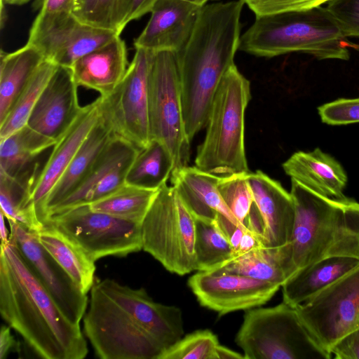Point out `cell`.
I'll return each instance as SVG.
<instances>
[{
	"label": "cell",
	"instance_id": "6da1fadb",
	"mask_svg": "<svg viewBox=\"0 0 359 359\" xmlns=\"http://www.w3.org/2000/svg\"><path fill=\"white\" fill-rule=\"evenodd\" d=\"M83 331L102 359H159L184 335L181 309L156 302L144 288L95 279Z\"/></svg>",
	"mask_w": 359,
	"mask_h": 359
},
{
	"label": "cell",
	"instance_id": "7a4b0ae2",
	"mask_svg": "<svg viewBox=\"0 0 359 359\" xmlns=\"http://www.w3.org/2000/svg\"><path fill=\"white\" fill-rule=\"evenodd\" d=\"M0 313L42 358L83 359L88 353L80 324L65 315L10 239L1 244Z\"/></svg>",
	"mask_w": 359,
	"mask_h": 359
},
{
	"label": "cell",
	"instance_id": "3957f363",
	"mask_svg": "<svg viewBox=\"0 0 359 359\" xmlns=\"http://www.w3.org/2000/svg\"><path fill=\"white\" fill-rule=\"evenodd\" d=\"M243 0L205 4L176 53L183 115L190 141L206 126L212 101L239 48Z\"/></svg>",
	"mask_w": 359,
	"mask_h": 359
},
{
	"label": "cell",
	"instance_id": "277c9868",
	"mask_svg": "<svg viewBox=\"0 0 359 359\" xmlns=\"http://www.w3.org/2000/svg\"><path fill=\"white\" fill-rule=\"evenodd\" d=\"M291 182L295 217L289 244L296 271L330 257L359 259V203L329 198Z\"/></svg>",
	"mask_w": 359,
	"mask_h": 359
},
{
	"label": "cell",
	"instance_id": "5b68a950",
	"mask_svg": "<svg viewBox=\"0 0 359 359\" xmlns=\"http://www.w3.org/2000/svg\"><path fill=\"white\" fill-rule=\"evenodd\" d=\"M358 45L347 39L326 7L255 16L238 50L264 57L293 52L319 60H348Z\"/></svg>",
	"mask_w": 359,
	"mask_h": 359
},
{
	"label": "cell",
	"instance_id": "8992f818",
	"mask_svg": "<svg viewBox=\"0 0 359 359\" xmlns=\"http://www.w3.org/2000/svg\"><path fill=\"white\" fill-rule=\"evenodd\" d=\"M250 97V81L233 65L212 101L205 139L195 159L196 167L219 176L250 172L245 149V113Z\"/></svg>",
	"mask_w": 359,
	"mask_h": 359
},
{
	"label": "cell",
	"instance_id": "52a82bcc",
	"mask_svg": "<svg viewBox=\"0 0 359 359\" xmlns=\"http://www.w3.org/2000/svg\"><path fill=\"white\" fill-rule=\"evenodd\" d=\"M245 359H330L300 320L296 308L283 302L245 313L236 336Z\"/></svg>",
	"mask_w": 359,
	"mask_h": 359
},
{
	"label": "cell",
	"instance_id": "ba28073f",
	"mask_svg": "<svg viewBox=\"0 0 359 359\" xmlns=\"http://www.w3.org/2000/svg\"><path fill=\"white\" fill-rule=\"evenodd\" d=\"M195 237V217L174 187L163 185L142 222V250L184 276L197 270Z\"/></svg>",
	"mask_w": 359,
	"mask_h": 359
},
{
	"label": "cell",
	"instance_id": "9c48e42d",
	"mask_svg": "<svg viewBox=\"0 0 359 359\" xmlns=\"http://www.w3.org/2000/svg\"><path fill=\"white\" fill-rule=\"evenodd\" d=\"M148 105L151 140L168 149L173 170L187 166L191 141L185 128L175 52L154 53L148 80Z\"/></svg>",
	"mask_w": 359,
	"mask_h": 359
},
{
	"label": "cell",
	"instance_id": "30bf717a",
	"mask_svg": "<svg viewBox=\"0 0 359 359\" xmlns=\"http://www.w3.org/2000/svg\"><path fill=\"white\" fill-rule=\"evenodd\" d=\"M77 243L94 261L142 250V223L93 211L89 204L50 216L44 222Z\"/></svg>",
	"mask_w": 359,
	"mask_h": 359
},
{
	"label": "cell",
	"instance_id": "8fae6325",
	"mask_svg": "<svg viewBox=\"0 0 359 359\" xmlns=\"http://www.w3.org/2000/svg\"><path fill=\"white\" fill-rule=\"evenodd\" d=\"M154 53L136 48L121 81L110 94L98 97L100 116L113 134L140 150L151 141L148 80Z\"/></svg>",
	"mask_w": 359,
	"mask_h": 359
},
{
	"label": "cell",
	"instance_id": "7c38bea8",
	"mask_svg": "<svg viewBox=\"0 0 359 359\" xmlns=\"http://www.w3.org/2000/svg\"><path fill=\"white\" fill-rule=\"evenodd\" d=\"M295 308L315 341L331 355L339 340L359 327V266Z\"/></svg>",
	"mask_w": 359,
	"mask_h": 359
},
{
	"label": "cell",
	"instance_id": "4fadbf2b",
	"mask_svg": "<svg viewBox=\"0 0 359 359\" xmlns=\"http://www.w3.org/2000/svg\"><path fill=\"white\" fill-rule=\"evenodd\" d=\"M116 32L85 23L72 13L39 12L29 29L28 43L57 66L70 68L80 57L105 44Z\"/></svg>",
	"mask_w": 359,
	"mask_h": 359
},
{
	"label": "cell",
	"instance_id": "5bb4252c",
	"mask_svg": "<svg viewBox=\"0 0 359 359\" xmlns=\"http://www.w3.org/2000/svg\"><path fill=\"white\" fill-rule=\"evenodd\" d=\"M9 239L14 243L34 274L51 294L65 315L80 324L86 311L88 298L71 276L39 242L36 231L7 219Z\"/></svg>",
	"mask_w": 359,
	"mask_h": 359
},
{
	"label": "cell",
	"instance_id": "9a60e30c",
	"mask_svg": "<svg viewBox=\"0 0 359 359\" xmlns=\"http://www.w3.org/2000/svg\"><path fill=\"white\" fill-rule=\"evenodd\" d=\"M188 285L202 306L219 316L260 306L281 287L217 269L198 271L189 278Z\"/></svg>",
	"mask_w": 359,
	"mask_h": 359
},
{
	"label": "cell",
	"instance_id": "2e32d148",
	"mask_svg": "<svg viewBox=\"0 0 359 359\" xmlns=\"http://www.w3.org/2000/svg\"><path fill=\"white\" fill-rule=\"evenodd\" d=\"M140 151L133 144L114 135L81 185L52 215L90 204L122 187L128 170Z\"/></svg>",
	"mask_w": 359,
	"mask_h": 359
},
{
	"label": "cell",
	"instance_id": "e0dca14e",
	"mask_svg": "<svg viewBox=\"0 0 359 359\" xmlns=\"http://www.w3.org/2000/svg\"><path fill=\"white\" fill-rule=\"evenodd\" d=\"M78 87L70 68L58 66L42 91L27 126L57 142L82 109Z\"/></svg>",
	"mask_w": 359,
	"mask_h": 359
},
{
	"label": "cell",
	"instance_id": "ac0fdd59",
	"mask_svg": "<svg viewBox=\"0 0 359 359\" xmlns=\"http://www.w3.org/2000/svg\"><path fill=\"white\" fill-rule=\"evenodd\" d=\"M248 182L263 222V247L276 248L286 245L291 240L295 217L290 192L261 170L249 172Z\"/></svg>",
	"mask_w": 359,
	"mask_h": 359
},
{
	"label": "cell",
	"instance_id": "d6986e66",
	"mask_svg": "<svg viewBox=\"0 0 359 359\" xmlns=\"http://www.w3.org/2000/svg\"><path fill=\"white\" fill-rule=\"evenodd\" d=\"M201 8L180 0H158L135 48L178 52L189 38Z\"/></svg>",
	"mask_w": 359,
	"mask_h": 359
},
{
	"label": "cell",
	"instance_id": "ffe728a7",
	"mask_svg": "<svg viewBox=\"0 0 359 359\" xmlns=\"http://www.w3.org/2000/svg\"><path fill=\"white\" fill-rule=\"evenodd\" d=\"M99 98L83 106L78 117L55 143L33 188L32 198L40 219L46 198L63 175L100 118Z\"/></svg>",
	"mask_w": 359,
	"mask_h": 359
},
{
	"label": "cell",
	"instance_id": "44dd1931",
	"mask_svg": "<svg viewBox=\"0 0 359 359\" xmlns=\"http://www.w3.org/2000/svg\"><path fill=\"white\" fill-rule=\"evenodd\" d=\"M127 49L119 36L78 59L70 67L78 86L110 94L128 69Z\"/></svg>",
	"mask_w": 359,
	"mask_h": 359
},
{
	"label": "cell",
	"instance_id": "7402d4cb",
	"mask_svg": "<svg viewBox=\"0 0 359 359\" xmlns=\"http://www.w3.org/2000/svg\"><path fill=\"white\" fill-rule=\"evenodd\" d=\"M220 177L196 165H187L172 170L170 180L176 193L195 219L213 222L220 214L236 224H241L218 191Z\"/></svg>",
	"mask_w": 359,
	"mask_h": 359
},
{
	"label": "cell",
	"instance_id": "603a6c76",
	"mask_svg": "<svg viewBox=\"0 0 359 359\" xmlns=\"http://www.w3.org/2000/svg\"><path fill=\"white\" fill-rule=\"evenodd\" d=\"M285 172L314 192L334 200H346V173L332 156L319 148L297 151L282 165Z\"/></svg>",
	"mask_w": 359,
	"mask_h": 359
},
{
	"label": "cell",
	"instance_id": "cb8c5ba5",
	"mask_svg": "<svg viewBox=\"0 0 359 359\" xmlns=\"http://www.w3.org/2000/svg\"><path fill=\"white\" fill-rule=\"evenodd\" d=\"M113 135L109 126L100 116L67 168L46 198L40 217L43 224L57 207L81 185Z\"/></svg>",
	"mask_w": 359,
	"mask_h": 359
},
{
	"label": "cell",
	"instance_id": "d4e9b609",
	"mask_svg": "<svg viewBox=\"0 0 359 359\" xmlns=\"http://www.w3.org/2000/svg\"><path fill=\"white\" fill-rule=\"evenodd\" d=\"M359 266V259L337 256L297 270L283 285V302L297 306Z\"/></svg>",
	"mask_w": 359,
	"mask_h": 359
},
{
	"label": "cell",
	"instance_id": "484cf974",
	"mask_svg": "<svg viewBox=\"0 0 359 359\" xmlns=\"http://www.w3.org/2000/svg\"><path fill=\"white\" fill-rule=\"evenodd\" d=\"M215 269L246 276L281 287L296 272L289 243L276 248L259 247L233 257Z\"/></svg>",
	"mask_w": 359,
	"mask_h": 359
},
{
	"label": "cell",
	"instance_id": "4316f807",
	"mask_svg": "<svg viewBox=\"0 0 359 359\" xmlns=\"http://www.w3.org/2000/svg\"><path fill=\"white\" fill-rule=\"evenodd\" d=\"M0 58L1 123L46 59L35 46L28 43L12 53L1 50Z\"/></svg>",
	"mask_w": 359,
	"mask_h": 359
},
{
	"label": "cell",
	"instance_id": "83f0119b",
	"mask_svg": "<svg viewBox=\"0 0 359 359\" xmlns=\"http://www.w3.org/2000/svg\"><path fill=\"white\" fill-rule=\"evenodd\" d=\"M55 143L28 126L0 140V174L17 179L37 171L35 159Z\"/></svg>",
	"mask_w": 359,
	"mask_h": 359
},
{
	"label": "cell",
	"instance_id": "f1b7e54d",
	"mask_svg": "<svg viewBox=\"0 0 359 359\" xmlns=\"http://www.w3.org/2000/svg\"><path fill=\"white\" fill-rule=\"evenodd\" d=\"M36 234L41 245L81 291L87 294L95 280V261L67 236L50 225H44L41 230L36 231Z\"/></svg>",
	"mask_w": 359,
	"mask_h": 359
},
{
	"label": "cell",
	"instance_id": "f546056e",
	"mask_svg": "<svg viewBox=\"0 0 359 359\" xmlns=\"http://www.w3.org/2000/svg\"><path fill=\"white\" fill-rule=\"evenodd\" d=\"M39 174L36 172L17 179L0 174L1 211L7 219L16 221L33 231L44 227L32 198Z\"/></svg>",
	"mask_w": 359,
	"mask_h": 359
},
{
	"label": "cell",
	"instance_id": "4dcf8cb0",
	"mask_svg": "<svg viewBox=\"0 0 359 359\" xmlns=\"http://www.w3.org/2000/svg\"><path fill=\"white\" fill-rule=\"evenodd\" d=\"M174 169L168 149L160 142L151 140L129 168L125 183L143 189L158 190L166 184Z\"/></svg>",
	"mask_w": 359,
	"mask_h": 359
},
{
	"label": "cell",
	"instance_id": "1f68e13d",
	"mask_svg": "<svg viewBox=\"0 0 359 359\" xmlns=\"http://www.w3.org/2000/svg\"><path fill=\"white\" fill-rule=\"evenodd\" d=\"M158 191L125 184L112 194L89 204V206L93 211L142 223Z\"/></svg>",
	"mask_w": 359,
	"mask_h": 359
},
{
	"label": "cell",
	"instance_id": "d6a6232c",
	"mask_svg": "<svg viewBox=\"0 0 359 359\" xmlns=\"http://www.w3.org/2000/svg\"><path fill=\"white\" fill-rule=\"evenodd\" d=\"M57 67L47 60L41 64L6 118L0 123V140L27 126L36 103Z\"/></svg>",
	"mask_w": 359,
	"mask_h": 359
},
{
	"label": "cell",
	"instance_id": "836d02e7",
	"mask_svg": "<svg viewBox=\"0 0 359 359\" xmlns=\"http://www.w3.org/2000/svg\"><path fill=\"white\" fill-rule=\"evenodd\" d=\"M195 219L197 271L217 269L233 257V248L216 220Z\"/></svg>",
	"mask_w": 359,
	"mask_h": 359
},
{
	"label": "cell",
	"instance_id": "e575fe53",
	"mask_svg": "<svg viewBox=\"0 0 359 359\" xmlns=\"http://www.w3.org/2000/svg\"><path fill=\"white\" fill-rule=\"evenodd\" d=\"M248 173H233L221 176L217 184L218 191L226 205L236 220L244 226L254 203L248 182Z\"/></svg>",
	"mask_w": 359,
	"mask_h": 359
},
{
	"label": "cell",
	"instance_id": "d590c367",
	"mask_svg": "<svg viewBox=\"0 0 359 359\" xmlns=\"http://www.w3.org/2000/svg\"><path fill=\"white\" fill-rule=\"evenodd\" d=\"M219 344L217 337L212 331L196 330L165 349L159 359H215Z\"/></svg>",
	"mask_w": 359,
	"mask_h": 359
},
{
	"label": "cell",
	"instance_id": "8d00e7d4",
	"mask_svg": "<svg viewBox=\"0 0 359 359\" xmlns=\"http://www.w3.org/2000/svg\"><path fill=\"white\" fill-rule=\"evenodd\" d=\"M133 0H96L87 23L116 32L128 24Z\"/></svg>",
	"mask_w": 359,
	"mask_h": 359
},
{
	"label": "cell",
	"instance_id": "74e56055",
	"mask_svg": "<svg viewBox=\"0 0 359 359\" xmlns=\"http://www.w3.org/2000/svg\"><path fill=\"white\" fill-rule=\"evenodd\" d=\"M318 110L321 121L328 125L359 123V97L337 99L320 106Z\"/></svg>",
	"mask_w": 359,
	"mask_h": 359
},
{
	"label": "cell",
	"instance_id": "f35d334b",
	"mask_svg": "<svg viewBox=\"0 0 359 359\" xmlns=\"http://www.w3.org/2000/svg\"><path fill=\"white\" fill-rule=\"evenodd\" d=\"M326 8L346 37L359 36V0H331Z\"/></svg>",
	"mask_w": 359,
	"mask_h": 359
},
{
	"label": "cell",
	"instance_id": "ab89813d",
	"mask_svg": "<svg viewBox=\"0 0 359 359\" xmlns=\"http://www.w3.org/2000/svg\"><path fill=\"white\" fill-rule=\"evenodd\" d=\"M255 16L309 10L331 0H243Z\"/></svg>",
	"mask_w": 359,
	"mask_h": 359
},
{
	"label": "cell",
	"instance_id": "60d3db41",
	"mask_svg": "<svg viewBox=\"0 0 359 359\" xmlns=\"http://www.w3.org/2000/svg\"><path fill=\"white\" fill-rule=\"evenodd\" d=\"M330 353L336 359H359V327L339 340Z\"/></svg>",
	"mask_w": 359,
	"mask_h": 359
},
{
	"label": "cell",
	"instance_id": "b9f144b4",
	"mask_svg": "<svg viewBox=\"0 0 359 359\" xmlns=\"http://www.w3.org/2000/svg\"><path fill=\"white\" fill-rule=\"evenodd\" d=\"M76 0H40L39 6L41 13H72Z\"/></svg>",
	"mask_w": 359,
	"mask_h": 359
},
{
	"label": "cell",
	"instance_id": "7bdbcfd3",
	"mask_svg": "<svg viewBox=\"0 0 359 359\" xmlns=\"http://www.w3.org/2000/svg\"><path fill=\"white\" fill-rule=\"evenodd\" d=\"M11 328L9 325H2L1 327L0 359L6 358L11 351H20V347L11 334Z\"/></svg>",
	"mask_w": 359,
	"mask_h": 359
},
{
	"label": "cell",
	"instance_id": "ee69618b",
	"mask_svg": "<svg viewBox=\"0 0 359 359\" xmlns=\"http://www.w3.org/2000/svg\"><path fill=\"white\" fill-rule=\"evenodd\" d=\"M262 246L260 236L255 232L247 229L242 236L238 248L233 257L245 254Z\"/></svg>",
	"mask_w": 359,
	"mask_h": 359
},
{
	"label": "cell",
	"instance_id": "f6af8a7d",
	"mask_svg": "<svg viewBox=\"0 0 359 359\" xmlns=\"http://www.w3.org/2000/svg\"><path fill=\"white\" fill-rule=\"evenodd\" d=\"M158 0H133L128 23L140 19L145 14L150 13L152 7Z\"/></svg>",
	"mask_w": 359,
	"mask_h": 359
},
{
	"label": "cell",
	"instance_id": "bcb514c9",
	"mask_svg": "<svg viewBox=\"0 0 359 359\" xmlns=\"http://www.w3.org/2000/svg\"><path fill=\"white\" fill-rule=\"evenodd\" d=\"M96 0H76L73 14L81 21L87 23Z\"/></svg>",
	"mask_w": 359,
	"mask_h": 359
},
{
	"label": "cell",
	"instance_id": "7dc6e473",
	"mask_svg": "<svg viewBox=\"0 0 359 359\" xmlns=\"http://www.w3.org/2000/svg\"><path fill=\"white\" fill-rule=\"evenodd\" d=\"M215 359H245V355L219 344L216 348Z\"/></svg>",
	"mask_w": 359,
	"mask_h": 359
},
{
	"label": "cell",
	"instance_id": "c3c4849f",
	"mask_svg": "<svg viewBox=\"0 0 359 359\" xmlns=\"http://www.w3.org/2000/svg\"><path fill=\"white\" fill-rule=\"evenodd\" d=\"M4 215L2 211L0 212V236L1 245H6L9 243L10 235H8V230L6 227Z\"/></svg>",
	"mask_w": 359,
	"mask_h": 359
},
{
	"label": "cell",
	"instance_id": "681fc988",
	"mask_svg": "<svg viewBox=\"0 0 359 359\" xmlns=\"http://www.w3.org/2000/svg\"><path fill=\"white\" fill-rule=\"evenodd\" d=\"M30 0H1V9H4V4H11V5H22L27 2H29Z\"/></svg>",
	"mask_w": 359,
	"mask_h": 359
},
{
	"label": "cell",
	"instance_id": "f907efd6",
	"mask_svg": "<svg viewBox=\"0 0 359 359\" xmlns=\"http://www.w3.org/2000/svg\"><path fill=\"white\" fill-rule=\"evenodd\" d=\"M180 1H185L187 3L194 4L199 7H202V6H205L209 0H180Z\"/></svg>",
	"mask_w": 359,
	"mask_h": 359
}]
</instances>
